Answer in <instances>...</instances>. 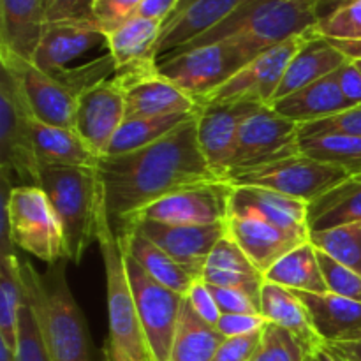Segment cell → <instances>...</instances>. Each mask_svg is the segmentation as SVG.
<instances>
[{
    "instance_id": "38",
    "label": "cell",
    "mask_w": 361,
    "mask_h": 361,
    "mask_svg": "<svg viewBox=\"0 0 361 361\" xmlns=\"http://www.w3.org/2000/svg\"><path fill=\"white\" fill-rule=\"evenodd\" d=\"M310 243L361 275V221L310 233Z\"/></svg>"
},
{
    "instance_id": "37",
    "label": "cell",
    "mask_w": 361,
    "mask_h": 361,
    "mask_svg": "<svg viewBox=\"0 0 361 361\" xmlns=\"http://www.w3.org/2000/svg\"><path fill=\"white\" fill-rule=\"evenodd\" d=\"M302 154L335 166L348 173V176L361 175V137L348 134H328L300 140Z\"/></svg>"
},
{
    "instance_id": "29",
    "label": "cell",
    "mask_w": 361,
    "mask_h": 361,
    "mask_svg": "<svg viewBox=\"0 0 361 361\" xmlns=\"http://www.w3.org/2000/svg\"><path fill=\"white\" fill-rule=\"evenodd\" d=\"M120 242H122L123 249L143 267V270L150 275L152 279L159 282V284L166 286V288L173 289V291L180 293V295L187 296L189 295L190 288L194 282L200 281L194 277L187 268L182 264L176 263L173 257H169L161 247L155 245L152 240L147 236L141 235L130 226H123L118 228Z\"/></svg>"
},
{
    "instance_id": "8",
    "label": "cell",
    "mask_w": 361,
    "mask_h": 361,
    "mask_svg": "<svg viewBox=\"0 0 361 361\" xmlns=\"http://www.w3.org/2000/svg\"><path fill=\"white\" fill-rule=\"evenodd\" d=\"M254 56L257 55L238 42L221 41L161 56L157 69L187 95L201 101L235 76Z\"/></svg>"
},
{
    "instance_id": "51",
    "label": "cell",
    "mask_w": 361,
    "mask_h": 361,
    "mask_svg": "<svg viewBox=\"0 0 361 361\" xmlns=\"http://www.w3.org/2000/svg\"><path fill=\"white\" fill-rule=\"evenodd\" d=\"M178 4L180 0H143L141 6L137 7L136 16L161 21L164 25L166 20L175 13Z\"/></svg>"
},
{
    "instance_id": "60",
    "label": "cell",
    "mask_w": 361,
    "mask_h": 361,
    "mask_svg": "<svg viewBox=\"0 0 361 361\" xmlns=\"http://www.w3.org/2000/svg\"><path fill=\"white\" fill-rule=\"evenodd\" d=\"M101 2H104V0H94V6L95 4H101Z\"/></svg>"
},
{
    "instance_id": "15",
    "label": "cell",
    "mask_w": 361,
    "mask_h": 361,
    "mask_svg": "<svg viewBox=\"0 0 361 361\" xmlns=\"http://www.w3.org/2000/svg\"><path fill=\"white\" fill-rule=\"evenodd\" d=\"M233 187L228 182H212L182 189L162 197L133 217L171 226H207L226 222ZM129 222V221H127Z\"/></svg>"
},
{
    "instance_id": "23",
    "label": "cell",
    "mask_w": 361,
    "mask_h": 361,
    "mask_svg": "<svg viewBox=\"0 0 361 361\" xmlns=\"http://www.w3.org/2000/svg\"><path fill=\"white\" fill-rule=\"evenodd\" d=\"M46 25L42 0H0V49L34 60Z\"/></svg>"
},
{
    "instance_id": "59",
    "label": "cell",
    "mask_w": 361,
    "mask_h": 361,
    "mask_svg": "<svg viewBox=\"0 0 361 361\" xmlns=\"http://www.w3.org/2000/svg\"><path fill=\"white\" fill-rule=\"evenodd\" d=\"M355 62H356V66H358L360 71H361V60H355Z\"/></svg>"
},
{
    "instance_id": "48",
    "label": "cell",
    "mask_w": 361,
    "mask_h": 361,
    "mask_svg": "<svg viewBox=\"0 0 361 361\" xmlns=\"http://www.w3.org/2000/svg\"><path fill=\"white\" fill-rule=\"evenodd\" d=\"M185 298L187 302L190 303V307L194 309V312H196L201 319L207 321L212 326H215V324L219 323L222 312L221 309H219L217 302H215L214 295H212L210 288H208L201 279L194 282V286L190 288L189 295H187Z\"/></svg>"
},
{
    "instance_id": "42",
    "label": "cell",
    "mask_w": 361,
    "mask_h": 361,
    "mask_svg": "<svg viewBox=\"0 0 361 361\" xmlns=\"http://www.w3.org/2000/svg\"><path fill=\"white\" fill-rule=\"evenodd\" d=\"M328 134H348V136L361 137V106L349 108L334 116L317 120V122L300 126V140L328 136Z\"/></svg>"
},
{
    "instance_id": "6",
    "label": "cell",
    "mask_w": 361,
    "mask_h": 361,
    "mask_svg": "<svg viewBox=\"0 0 361 361\" xmlns=\"http://www.w3.org/2000/svg\"><path fill=\"white\" fill-rule=\"evenodd\" d=\"M2 249L20 247L46 264L67 259L63 231L39 185H14L2 197Z\"/></svg>"
},
{
    "instance_id": "33",
    "label": "cell",
    "mask_w": 361,
    "mask_h": 361,
    "mask_svg": "<svg viewBox=\"0 0 361 361\" xmlns=\"http://www.w3.org/2000/svg\"><path fill=\"white\" fill-rule=\"evenodd\" d=\"M361 221V175L348 176L309 204L310 233Z\"/></svg>"
},
{
    "instance_id": "16",
    "label": "cell",
    "mask_w": 361,
    "mask_h": 361,
    "mask_svg": "<svg viewBox=\"0 0 361 361\" xmlns=\"http://www.w3.org/2000/svg\"><path fill=\"white\" fill-rule=\"evenodd\" d=\"M123 226H130L147 236L197 279H201L204 263L214 247L228 235L226 222L207 226H171L134 219V221L123 222L118 228H123Z\"/></svg>"
},
{
    "instance_id": "56",
    "label": "cell",
    "mask_w": 361,
    "mask_h": 361,
    "mask_svg": "<svg viewBox=\"0 0 361 361\" xmlns=\"http://www.w3.org/2000/svg\"><path fill=\"white\" fill-rule=\"evenodd\" d=\"M192 2H196V0H180V4H178V7H176V9H175V13H173L171 16H169L168 20H166V21H169V20H171V18H175L176 14L182 13V11H183V9H187V7H189L190 4H192Z\"/></svg>"
},
{
    "instance_id": "46",
    "label": "cell",
    "mask_w": 361,
    "mask_h": 361,
    "mask_svg": "<svg viewBox=\"0 0 361 361\" xmlns=\"http://www.w3.org/2000/svg\"><path fill=\"white\" fill-rule=\"evenodd\" d=\"M48 23L59 21H97L94 0H42Z\"/></svg>"
},
{
    "instance_id": "54",
    "label": "cell",
    "mask_w": 361,
    "mask_h": 361,
    "mask_svg": "<svg viewBox=\"0 0 361 361\" xmlns=\"http://www.w3.org/2000/svg\"><path fill=\"white\" fill-rule=\"evenodd\" d=\"M330 41L349 60H361V41H344V39H330Z\"/></svg>"
},
{
    "instance_id": "47",
    "label": "cell",
    "mask_w": 361,
    "mask_h": 361,
    "mask_svg": "<svg viewBox=\"0 0 361 361\" xmlns=\"http://www.w3.org/2000/svg\"><path fill=\"white\" fill-rule=\"evenodd\" d=\"M263 330L249 335H240V337H226L212 361H252L254 355L259 349Z\"/></svg>"
},
{
    "instance_id": "25",
    "label": "cell",
    "mask_w": 361,
    "mask_h": 361,
    "mask_svg": "<svg viewBox=\"0 0 361 361\" xmlns=\"http://www.w3.org/2000/svg\"><path fill=\"white\" fill-rule=\"evenodd\" d=\"M245 0H196L187 9L176 14L162 25L155 55L157 60L182 46L189 44L224 21L231 13H235Z\"/></svg>"
},
{
    "instance_id": "35",
    "label": "cell",
    "mask_w": 361,
    "mask_h": 361,
    "mask_svg": "<svg viewBox=\"0 0 361 361\" xmlns=\"http://www.w3.org/2000/svg\"><path fill=\"white\" fill-rule=\"evenodd\" d=\"M0 252V341L16 353L20 312L25 302L21 263L14 249Z\"/></svg>"
},
{
    "instance_id": "7",
    "label": "cell",
    "mask_w": 361,
    "mask_h": 361,
    "mask_svg": "<svg viewBox=\"0 0 361 361\" xmlns=\"http://www.w3.org/2000/svg\"><path fill=\"white\" fill-rule=\"evenodd\" d=\"M0 173L2 197L14 187L18 178L21 185H39V166L32 134V113L18 81L0 71Z\"/></svg>"
},
{
    "instance_id": "31",
    "label": "cell",
    "mask_w": 361,
    "mask_h": 361,
    "mask_svg": "<svg viewBox=\"0 0 361 361\" xmlns=\"http://www.w3.org/2000/svg\"><path fill=\"white\" fill-rule=\"evenodd\" d=\"M162 23L147 18L134 16L115 30L106 34L108 53L115 60L116 71L123 67L143 62H157L159 37H161Z\"/></svg>"
},
{
    "instance_id": "12",
    "label": "cell",
    "mask_w": 361,
    "mask_h": 361,
    "mask_svg": "<svg viewBox=\"0 0 361 361\" xmlns=\"http://www.w3.org/2000/svg\"><path fill=\"white\" fill-rule=\"evenodd\" d=\"M307 35H309V30L281 42L274 48L264 49L263 53L254 56L247 66H243L235 76L221 85L217 90L197 101V104L212 106L252 102V104L259 106H271L286 69L296 51L302 48Z\"/></svg>"
},
{
    "instance_id": "55",
    "label": "cell",
    "mask_w": 361,
    "mask_h": 361,
    "mask_svg": "<svg viewBox=\"0 0 361 361\" xmlns=\"http://www.w3.org/2000/svg\"><path fill=\"white\" fill-rule=\"evenodd\" d=\"M0 361H16V355L11 348H7L2 341H0Z\"/></svg>"
},
{
    "instance_id": "50",
    "label": "cell",
    "mask_w": 361,
    "mask_h": 361,
    "mask_svg": "<svg viewBox=\"0 0 361 361\" xmlns=\"http://www.w3.org/2000/svg\"><path fill=\"white\" fill-rule=\"evenodd\" d=\"M335 76H337L342 94L351 102V106L355 108L361 106V71L355 60H348L345 63H342L335 71Z\"/></svg>"
},
{
    "instance_id": "19",
    "label": "cell",
    "mask_w": 361,
    "mask_h": 361,
    "mask_svg": "<svg viewBox=\"0 0 361 361\" xmlns=\"http://www.w3.org/2000/svg\"><path fill=\"white\" fill-rule=\"evenodd\" d=\"M99 44H106V34L97 21L48 23L32 62L46 74L55 76Z\"/></svg>"
},
{
    "instance_id": "58",
    "label": "cell",
    "mask_w": 361,
    "mask_h": 361,
    "mask_svg": "<svg viewBox=\"0 0 361 361\" xmlns=\"http://www.w3.org/2000/svg\"><path fill=\"white\" fill-rule=\"evenodd\" d=\"M307 361H317V358H316V356H309V358H307Z\"/></svg>"
},
{
    "instance_id": "2",
    "label": "cell",
    "mask_w": 361,
    "mask_h": 361,
    "mask_svg": "<svg viewBox=\"0 0 361 361\" xmlns=\"http://www.w3.org/2000/svg\"><path fill=\"white\" fill-rule=\"evenodd\" d=\"M62 259L39 274L30 261L21 263L25 300L32 307L51 361H92L87 319L67 282Z\"/></svg>"
},
{
    "instance_id": "13",
    "label": "cell",
    "mask_w": 361,
    "mask_h": 361,
    "mask_svg": "<svg viewBox=\"0 0 361 361\" xmlns=\"http://www.w3.org/2000/svg\"><path fill=\"white\" fill-rule=\"evenodd\" d=\"M115 80L126 95L127 118L194 113L200 109L196 99L159 73L157 62L123 67L116 71Z\"/></svg>"
},
{
    "instance_id": "20",
    "label": "cell",
    "mask_w": 361,
    "mask_h": 361,
    "mask_svg": "<svg viewBox=\"0 0 361 361\" xmlns=\"http://www.w3.org/2000/svg\"><path fill=\"white\" fill-rule=\"evenodd\" d=\"M245 214L257 215L300 240H310L309 204L305 201L261 187H233L229 215Z\"/></svg>"
},
{
    "instance_id": "40",
    "label": "cell",
    "mask_w": 361,
    "mask_h": 361,
    "mask_svg": "<svg viewBox=\"0 0 361 361\" xmlns=\"http://www.w3.org/2000/svg\"><path fill=\"white\" fill-rule=\"evenodd\" d=\"M16 361H51L42 338L35 314L25 300L20 312V330H18Z\"/></svg>"
},
{
    "instance_id": "39",
    "label": "cell",
    "mask_w": 361,
    "mask_h": 361,
    "mask_svg": "<svg viewBox=\"0 0 361 361\" xmlns=\"http://www.w3.org/2000/svg\"><path fill=\"white\" fill-rule=\"evenodd\" d=\"M309 353L302 342L277 324L267 323L263 338L252 361H307Z\"/></svg>"
},
{
    "instance_id": "28",
    "label": "cell",
    "mask_w": 361,
    "mask_h": 361,
    "mask_svg": "<svg viewBox=\"0 0 361 361\" xmlns=\"http://www.w3.org/2000/svg\"><path fill=\"white\" fill-rule=\"evenodd\" d=\"M201 281L215 288L242 289L261 298L264 275L254 267L235 240L226 235L208 256Z\"/></svg>"
},
{
    "instance_id": "45",
    "label": "cell",
    "mask_w": 361,
    "mask_h": 361,
    "mask_svg": "<svg viewBox=\"0 0 361 361\" xmlns=\"http://www.w3.org/2000/svg\"><path fill=\"white\" fill-rule=\"evenodd\" d=\"M141 2L143 0H104V2L94 6L95 20L102 32L108 34L136 16V11Z\"/></svg>"
},
{
    "instance_id": "32",
    "label": "cell",
    "mask_w": 361,
    "mask_h": 361,
    "mask_svg": "<svg viewBox=\"0 0 361 361\" xmlns=\"http://www.w3.org/2000/svg\"><path fill=\"white\" fill-rule=\"evenodd\" d=\"M264 281L293 291L316 293L326 295L330 293L323 270L317 259V249L309 242L300 243L296 249L279 259L270 270L264 274Z\"/></svg>"
},
{
    "instance_id": "10",
    "label": "cell",
    "mask_w": 361,
    "mask_h": 361,
    "mask_svg": "<svg viewBox=\"0 0 361 361\" xmlns=\"http://www.w3.org/2000/svg\"><path fill=\"white\" fill-rule=\"evenodd\" d=\"M345 178L348 173L344 169L298 154L263 168L229 175L226 182L233 187L270 189L310 204Z\"/></svg>"
},
{
    "instance_id": "44",
    "label": "cell",
    "mask_w": 361,
    "mask_h": 361,
    "mask_svg": "<svg viewBox=\"0 0 361 361\" xmlns=\"http://www.w3.org/2000/svg\"><path fill=\"white\" fill-rule=\"evenodd\" d=\"M208 286V284H207ZM222 314H252L261 316V298L242 289L208 286Z\"/></svg>"
},
{
    "instance_id": "34",
    "label": "cell",
    "mask_w": 361,
    "mask_h": 361,
    "mask_svg": "<svg viewBox=\"0 0 361 361\" xmlns=\"http://www.w3.org/2000/svg\"><path fill=\"white\" fill-rule=\"evenodd\" d=\"M224 338L217 328L194 312L185 298L180 310L169 361H212Z\"/></svg>"
},
{
    "instance_id": "14",
    "label": "cell",
    "mask_w": 361,
    "mask_h": 361,
    "mask_svg": "<svg viewBox=\"0 0 361 361\" xmlns=\"http://www.w3.org/2000/svg\"><path fill=\"white\" fill-rule=\"evenodd\" d=\"M0 63L20 85L30 113L41 122L74 129L78 95L39 69L32 60L0 49Z\"/></svg>"
},
{
    "instance_id": "52",
    "label": "cell",
    "mask_w": 361,
    "mask_h": 361,
    "mask_svg": "<svg viewBox=\"0 0 361 361\" xmlns=\"http://www.w3.org/2000/svg\"><path fill=\"white\" fill-rule=\"evenodd\" d=\"M358 2V0H317L316 4V16H317V23L326 18L334 16L335 13H338L344 7L351 6V4Z\"/></svg>"
},
{
    "instance_id": "3",
    "label": "cell",
    "mask_w": 361,
    "mask_h": 361,
    "mask_svg": "<svg viewBox=\"0 0 361 361\" xmlns=\"http://www.w3.org/2000/svg\"><path fill=\"white\" fill-rule=\"evenodd\" d=\"M316 4L317 0H245L224 21L171 53L233 41L259 55L316 27Z\"/></svg>"
},
{
    "instance_id": "18",
    "label": "cell",
    "mask_w": 361,
    "mask_h": 361,
    "mask_svg": "<svg viewBox=\"0 0 361 361\" xmlns=\"http://www.w3.org/2000/svg\"><path fill=\"white\" fill-rule=\"evenodd\" d=\"M261 106L252 102L200 106L197 111V141L208 168L224 182L231 166L233 152L240 127Z\"/></svg>"
},
{
    "instance_id": "53",
    "label": "cell",
    "mask_w": 361,
    "mask_h": 361,
    "mask_svg": "<svg viewBox=\"0 0 361 361\" xmlns=\"http://www.w3.org/2000/svg\"><path fill=\"white\" fill-rule=\"evenodd\" d=\"M326 348L344 361H361V341L342 342V344L326 345Z\"/></svg>"
},
{
    "instance_id": "5",
    "label": "cell",
    "mask_w": 361,
    "mask_h": 361,
    "mask_svg": "<svg viewBox=\"0 0 361 361\" xmlns=\"http://www.w3.org/2000/svg\"><path fill=\"white\" fill-rule=\"evenodd\" d=\"M97 243L101 249L106 274V300H108L109 337L104 348L122 361H150L143 331L137 319L134 293L126 267V250L118 233L102 204L99 217Z\"/></svg>"
},
{
    "instance_id": "1",
    "label": "cell",
    "mask_w": 361,
    "mask_h": 361,
    "mask_svg": "<svg viewBox=\"0 0 361 361\" xmlns=\"http://www.w3.org/2000/svg\"><path fill=\"white\" fill-rule=\"evenodd\" d=\"M97 175L113 224L136 217L162 197L203 183L222 182L212 173L197 141V113L190 120L140 150L102 155Z\"/></svg>"
},
{
    "instance_id": "4",
    "label": "cell",
    "mask_w": 361,
    "mask_h": 361,
    "mask_svg": "<svg viewBox=\"0 0 361 361\" xmlns=\"http://www.w3.org/2000/svg\"><path fill=\"white\" fill-rule=\"evenodd\" d=\"M39 187L48 196L62 226L67 261L80 264L92 243L97 242L99 217L104 204L97 169L42 166Z\"/></svg>"
},
{
    "instance_id": "43",
    "label": "cell",
    "mask_w": 361,
    "mask_h": 361,
    "mask_svg": "<svg viewBox=\"0 0 361 361\" xmlns=\"http://www.w3.org/2000/svg\"><path fill=\"white\" fill-rule=\"evenodd\" d=\"M314 30L326 39L361 41V0L319 21Z\"/></svg>"
},
{
    "instance_id": "27",
    "label": "cell",
    "mask_w": 361,
    "mask_h": 361,
    "mask_svg": "<svg viewBox=\"0 0 361 361\" xmlns=\"http://www.w3.org/2000/svg\"><path fill=\"white\" fill-rule=\"evenodd\" d=\"M261 316L268 323L277 324L295 335L310 356L324 348V342L314 330L309 310L293 289L264 281L261 289Z\"/></svg>"
},
{
    "instance_id": "49",
    "label": "cell",
    "mask_w": 361,
    "mask_h": 361,
    "mask_svg": "<svg viewBox=\"0 0 361 361\" xmlns=\"http://www.w3.org/2000/svg\"><path fill=\"white\" fill-rule=\"evenodd\" d=\"M268 321L263 316H252V314H222L219 323L215 324L224 337H240L259 331L267 326Z\"/></svg>"
},
{
    "instance_id": "30",
    "label": "cell",
    "mask_w": 361,
    "mask_h": 361,
    "mask_svg": "<svg viewBox=\"0 0 361 361\" xmlns=\"http://www.w3.org/2000/svg\"><path fill=\"white\" fill-rule=\"evenodd\" d=\"M35 154L39 166H78L97 168L99 155L85 143L76 129L55 127L32 115Z\"/></svg>"
},
{
    "instance_id": "22",
    "label": "cell",
    "mask_w": 361,
    "mask_h": 361,
    "mask_svg": "<svg viewBox=\"0 0 361 361\" xmlns=\"http://www.w3.org/2000/svg\"><path fill=\"white\" fill-rule=\"evenodd\" d=\"M312 319L314 330L324 345L361 341V303L326 293L295 291Z\"/></svg>"
},
{
    "instance_id": "41",
    "label": "cell",
    "mask_w": 361,
    "mask_h": 361,
    "mask_svg": "<svg viewBox=\"0 0 361 361\" xmlns=\"http://www.w3.org/2000/svg\"><path fill=\"white\" fill-rule=\"evenodd\" d=\"M317 259L330 293L361 303V275L321 250H317Z\"/></svg>"
},
{
    "instance_id": "26",
    "label": "cell",
    "mask_w": 361,
    "mask_h": 361,
    "mask_svg": "<svg viewBox=\"0 0 361 361\" xmlns=\"http://www.w3.org/2000/svg\"><path fill=\"white\" fill-rule=\"evenodd\" d=\"M270 108L279 115L296 122L298 126H303V123L334 116L345 109L355 108V106H351V102L344 97L341 87H338L337 76L335 73H331L323 80H317L316 83L307 85V87L271 102Z\"/></svg>"
},
{
    "instance_id": "11",
    "label": "cell",
    "mask_w": 361,
    "mask_h": 361,
    "mask_svg": "<svg viewBox=\"0 0 361 361\" xmlns=\"http://www.w3.org/2000/svg\"><path fill=\"white\" fill-rule=\"evenodd\" d=\"M298 154H302L298 123L279 115L270 106H261L240 127L228 176L263 168Z\"/></svg>"
},
{
    "instance_id": "17",
    "label": "cell",
    "mask_w": 361,
    "mask_h": 361,
    "mask_svg": "<svg viewBox=\"0 0 361 361\" xmlns=\"http://www.w3.org/2000/svg\"><path fill=\"white\" fill-rule=\"evenodd\" d=\"M126 115V95L115 76L78 95L74 129L99 155H106Z\"/></svg>"
},
{
    "instance_id": "21",
    "label": "cell",
    "mask_w": 361,
    "mask_h": 361,
    "mask_svg": "<svg viewBox=\"0 0 361 361\" xmlns=\"http://www.w3.org/2000/svg\"><path fill=\"white\" fill-rule=\"evenodd\" d=\"M226 228L228 235L263 275L300 243H305V240L289 235L284 229L250 214L228 215Z\"/></svg>"
},
{
    "instance_id": "57",
    "label": "cell",
    "mask_w": 361,
    "mask_h": 361,
    "mask_svg": "<svg viewBox=\"0 0 361 361\" xmlns=\"http://www.w3.org/2000/svg\"><path fill=\"white\" fill-rule=\"evenodd\" d=\"M104 361H122V360H118V358H115V356L111 355V353L108 351V349L104 348Z\"/></svg>"
},
{
    "instance_id": "24",
    "label": "cell",
    "mask_w": 361,
    "mask_h": 361,
    "mask_svg": "<svg viewBox=\"0 0 361 361\" xmlns=\"http://www.w3.org/2000/svg\"><path fill=\"white\" fill-rule=\"evenodd\" d=\"M349 59L341 49L331 44L330 39L317 34L312 27L302 48L296 51V55L289 62L274 102L307 87V85L316 83L317 80H323L328 74L335 73Z\"/></svg>"
},
{
    "instance_id": "36",
    "label": "cell",
    "mask_w": 361,
    "mask_h": 361,
    "mask_svg": "<svg viewBox=\"0 0 361 361\" xmlns=\"http://www.w3.org/2000/svg\"><path fill=\"white\" fill-rule=\"evenodd\" d=\"M200 111V109H197ZM194 113H173V115H157V116H137V118H126L120 126L118 133L113 137L106 155H120L129 152L140 150L155 143L161 137L168 136L182 123L192 118Z\"/></svg>"
},
{
    "instance_id": "61",
    "label": "cell",
    "mask_w": 361,
    "mask_h": 361,
    "mask_svg": "<svg viewBox=\"0 0 361 361\" xmlns=\"http://www.w3.org/2000/svg\"><path fill=\"white\" fill-rule=\"evenodd\" d=\"M334 356H335V358H337V361H344V360L341 358V356H337V355H334Z\"/></svg>"
},
{
    "instance_id": "9",
    "label": "cell",
    "mask_w": 361,
    "mask_h": 361,
    "mask_svg": "<svg viewBox=\"0 0 361 361\" xmlns=\"http://www.w3.org/2000/svg\"><path fill=\"white\" fill-rule=\"evenodd\" d=\"M126 267L150 361H169L185 296L159 284L127 250Z\"/></svg>"
}]
</instances>
